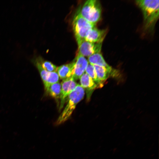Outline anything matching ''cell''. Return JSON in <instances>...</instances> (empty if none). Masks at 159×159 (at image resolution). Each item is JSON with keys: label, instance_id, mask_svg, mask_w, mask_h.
I'll return each instance as SVG.
<instances>
[{"label": "cell", "instance_id": "8992f818", "mask_svg": "<svg viewBox=\"0 0 159 159\" xmlns=\"http://www.w3.org/2000/svg\"><path fill=\"white\" fill-rule=\"evenodd\" d=\"M102 43H92L84 41L78 47V54L89 57L94 54L100 53Z\"/></svg>", "mask_w": 159, "mask_h": 159}, {"label": "cell", "instance_id": "ba28073f", "mask_svg": "<svg viewBox=\"0 0 159 159\" xmlns=\"http://www.w3.org/2000/svg\"><path fill=\"white\" fill-rule=\"evenodd\" d=\"M88 62L92 65H96L105 68L112 74V77L117 76V71L109 65L102 57L100 53L93 54L88 57Z\"/></svg>", "mask_w": 159, "mask_h": 159}, {"label": "cell", "instance_id": "3957f363", "mask_svg": "<svg viewBox=\"0 0 159 159\" xmlns=\"http://www.w3.org/2000/svg\"><path fill=\"white\" fill-rule=\"evenodd\" d=\"M72 25L78 47L85 41V38L87 32L96 27V24L88 21L82 16L79 9L74 17Z\"/></svg>", "mask_w": 159, "mask_h": 159}, {"label": "cell", "instance_id": "277c9868", "mask_svg": "<svg viewBox=\"0 0 159 159\" xmlns=\"http://www.w3.org/2000/svg\"><path fill=\"white\" fill-rule=\"evenodd\" d=\"M80 12L82 16L87 21L96 24L101 17L102 9L100 2L97 0H87L81 10H80Z\"/></svg>", "mask_w": 159, "mask_h": 159}, {"label": "cell", "instance_id": "9c48e42d", "mask_svg": "<svg viewBox=\"0 0 159 159\" xmlns=\"http://www.w3.org/2000/svg\"><path fill=\"white\" fill-rule=\"evenodd\" d=\"M106 33V30L98 29L95 27L87 32L85 41L92 43L102 42Z\"/></svg>", "mask_w": 159, "mask_h": 159}, {"label": "cell", "instance_id": "8fae6325", "mask_svg": "<svg viewBox=\"0 0 159 159\" xmlns=\"http://www.w3.org/2000/svg\"><path fill=\"white\" fill-rule=\"evenodd\" d=\"M75 58L71 63L57 67V72L62 81L72 77V73L75 62Z\"/></svg>", "mask_w": 159, "mask_h": 159}, {"label": "cell", "instance_id": "2e32d148", "mask_svg": "<svg viewBox=\"0 0 159 159\" xmlns=\"http://www.w3.org/2000/svg\"><path fill=\"white\" fill-rule=\"evenodd\" d=\"M39 59L42 67L45 70L48 72H57V67L52 62L43 60L42 59L39 57Z\"/></svg>", "mask_w": 159, "mask_h": 159}, {"label": "cell", "instance_id": "7c38bea8", "mask_svg": "<svg viewBox=\"0 0 159 159\" xmlns=\"http://www.w3.org/2000/svg\"><path fill=\"white\" fill-rule=\"evenodd\" d=\"M94 66L97 78L103 83L110 76L112 75L111 73L105 68L96 65H92Z\"/></svg>", "mask_w": 159, "mask_h": 159}, {"label": "cell", "instance_id": "30bf717a", "mask_svg": "<svg viewBox=\"0 0 159 159\" xmlns=\"http://www.w3.org/2000/svg\"><path fill=\"white\" fill-rule=\"evenodd\" d=\"M80 85L86 90L87 97L90 99L91 95L97 87V86L93 80L86 73H84L80 78Z\"/></svg>", "mask_w": 159, "mask_h": 159}, {"label": "cell", "instance_id": "9a60e30c", "mask_svg": "<svg viewBox=\"0 0 159 159\" xmlns=\"http://www.w3.org/2000/svg\"><path fill=\"white\" fill-rule=\"evenodd\" d=\"M59 80V77L57 72H49L46 84L44 85L46 92L50 85L58 82Z\"/></svg>", "mask_w": 159, "mask_h": 159}, {"label": "cell", "instance_id": "5bb4252c", "mask_svg": "<svg viewBox=\"0 0 159 159\" xmlns=\"http://www.w3.org/2000/svg\"><path fill=\"white\" fill-rule=\"evenodd\" d=\"M85 71L86 73L95 82L97 87L102 86L103 83L100 81L97 78L95 68L92 65L88 64Z\"/></svg>", "mask_w": 159, "mask_h": 159}, {"label": "cell", "instance_id": "5b68a950", "mask_svg": "<svg viewBox=\"0 0 159 159\" xmlns=\"http://www.w3.org/2000/svg\"><path fill=\"white\" fill-rule=\"evenodd\" d=\"M77 84L72 77L62 81L61 84V89L59 98V110L63 108L69 95L74 89Z\"/></svg>", "mask_w": 159, "mask_h": 159}, {"label": "cell", "instance_id": "4fadbf2b", "mask_svg": "<svg viewBox=\"0 0 159 159\" xmlns=\"http://www.w3.org/2000/svg\"><path fill=\"white\" fill-rule=\"evenodd\" d=\"M61 89V85L59 82L50 85L46 92L56 99H59Z\"/></svg>", "mask_w": 159, "mask_h": 159}, {"label": "cell", "instance_id": "6da1fadb", "mask_svg": "<svg viewBox=\"0 0 159 159\" xmlns=\"http://www.w3.org/2000/svg\"><path fill=\"white\" fill-rule=\"evenodd\" d=\"M141 9L145 29L152 30L159 18L158 0H138L135 1Z\"/></svg>", "mask_w": 159, "mask_h": 159}, {"label": "cell", "instance_id": "7a4b0ae2", "mask_svg": "<svg viewBox=\"0 0 159 159\" xmlns=\"http://www.w3.org/2000/svg\"><path fill=\"white\" fill-rule=\"evenodd\" d=\"M85 90L80 85L78 84L74 89L69 95L67 103L55 123L58 125L67 120L71 115L77 104L84 97Z\"/></svg>", "mask_w": 159, "mask_h": 159}, {"label": "cell", "instance_id": "52a82bcc", "mask_svg": "<svg viewBox=\"0 0 159 159\" xmlns=\"http://www.w3.org/2000/svg\"><path fill=\"white\" fill-rule=\"evenodd\" d=\"M72 73V77L75 80L80 79L85 73L89 64L88 60L84 56L78 54Z\"/></svg>", "mask_w": 159, "mask_h": 159}]
</instances>
